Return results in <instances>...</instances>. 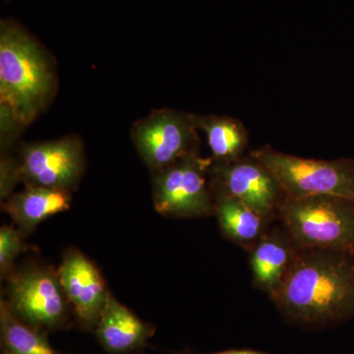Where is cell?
<instances>
[{"label": "cell", "mask_w": 354, "mask_h": 354, "mask_svg": "<svg viewBox=\"0 0 354 354\" xmlns=\"http://www.w3.org/2000/svg\"><path fill=\"white\" fill-rule=\"evenodd\" d=\"M290 322L323 328L354 318V254L297 248L271 297Z\"/></svg>", "instance_id": "cell-1"}, {"label": "cell", "mask_w": 354, "mask_h": 354, "mask_svg": "<svg viewBox=\"0 0 354 354\" xmlns=\"http://www.w3.org/2000/svg\"><path fill=\"white\" fill-rule=\"evenodd\" d=\"M55 62L36 39L12 22L0 29V104L4 132L25 127L48 108L57 91Z\"/></svg>", "instance_id": "cell-2"}, {"label": "cell", "mask_w": 354, "mask_h": 354, "mask_svg": "<svg viewBox=\"0 0 354 354\" xmlns=\"http://www.w3.org/2000/svg\"><path fill=\"white\" fill-rule=\"evenodd\" d=\"M81 139L68 135L53 141L26 144L16 158L2 157L0 195L6 199L17 183L26 187L75 189L85 171Z\"/></svg>", "instance_id": "cell-3"}, {"label": "cell", "mask_w": 354, "mask_h": 354, "mask_svg": "<svg viewBox=\"0 0 354 354\" xmlns=\"http://www.w3.org/2000/svg\"><path fill=\"white\" fill-rule=\"evenodd\" d=\"M297 248L354 254V203L337 196L285 197L278 213Z\"/></svg>", "instance_id": "cell-4"}, {"label": "cell", "mask_w": 354, "mask_h": 354, "mask_svg": "<svg viewBox=\"0 0 354 354\" xmlns=\"http://www.w3.org/2000/svg\"><path fill=\"white\" fill-rule=\"evenodd\" d=\"M271 171L286 197L330 195L354 203V158L314 160L264 145L249 152Z\"/></svg>", "instance_id": "cell-5"}, {"label": "cell", "mask_w": 354, "mask_h": 354, "mask_svg": "<svg viewBox=\"0 0 354 354\" xmlns=\"http://www.w3.org/2000/svg\"><path fill=\"white\" fill-rule=\"evenodd\" d=\"M211 164V158L194 153L153 174L156 211L172 218L215 216V195L209 177Z\"/></svg>", "instance_id": "cell-6"}, {"label": "cell", "mask_w": 354, "mask_h": 354, "mask_svg": "<svg viewBox=\"0 0 354 354\" xmlns=\"http://www.w3.org/2000/svg\"><path fill=\"white\" fill-rule=\"evenodd\" d=\"M195 113L160 109L134 123L131 138L152 174L200 153Z\"/></svg>", "instance_id": "cell-7"}, {"label": "cell", "mask_w": 354, "mask_h": 354, "mask_svg": "<svg viewBox=\"0 0 354 354\" xmlns=\"http://www.w3.org/2000/svg\"><path fill=\"white\" fill-rule=\"evenodd\" d=\"M7 281L6 300L21 320L44 333L60 329L66 324L70 304L57 272L48 268H30L14 272Z\"/></svg>", "instance_id": "cell-8"}, {"label": "cell", "mask_w": 354, "mask_h": 354, "mask_svg": "<svg viewBox=\"0 0 354 354\" xmlns=\"http://www.w3.org/2000/svg\"><path fill=\"white\" fill-rule=\"evenodd\" d=\"M209 177L214 195L234 198L267 221L278 218L285 193L271 171L250 153L232 162L212 160Z\"/></svg>", "instance_id": "cell-9"}, {"label": "cell", "mask_w": 354, "mask_h": 354, "mask_svg": "<svg viewBox=\"0 0 354 354\" xmlns=\"http://www.w3.org/2000/svg\"><path fill=\"white\" fill-rule=\"evenodd\" d=\"M57 272L65 297L79 323L85 330H95L111 295L101 272L76 249L64 254Z\"/></svg>", "instance_id": "cell-10"}, {"label": "cell", "mask_w": 354, "mask_h": 354, "mask_svg": "<svg viewBox=\"0 0 354 354\" xmlns=\"http://www.w3.org/2000/svg\"><path fill=\"white\" fill-rule=\"evenodd\" d=\"M95 333L97 341L109 353L131 354L146 348L155 334V328L135 315L111 293Z\"/></svg>", "instance_id": "cell-11"}, {"label": "cell", "mask_w": 354, "mask_h": 354, "mask_svg": "<svg viewBox=\"0 0 354 354\" xmlns=\"http://www.w3.org/2000/svg\"><path fill=\"white\" fill-rule=\"evenodd\" d=\"M297 247L285 228L268 230L251 249L250 265L256 288L272 297L295 258Z\"/></svg>", "instance_id": "cell-12"}, {"label": "cell", "mask_w": 354, "mask_h": 354, "mask_svg": "<svg viewBox=\"0 0 354 354\" xmlns=\"http://www.w3.org/2000/svg\"><path fill=\"white\" fill-rule=\"evenodd\" d=\"M71 192L46 187H26L9 195L2 209L10 216L18 230L28 235L46 218L69 209Z\"/></svg>", "instance_id": "cell-13"}, {"label": "cell", "mask_w": 354, "mask_h": 354, "mask_svg": "<svg viewBox=\"0 0 354 354\" xmlns=\"http://www.w3.org/2000/svg\"><path fill=\"white\" fill-rule=\"evenodd\" d=\"M198 129L206 135L211 160L227 162L245 156L249 132L239 118L218 114H195Z\"/></svg>", "instance_id": "cell-14"}, {"label": "cell", "mask_w": 354, "mask_h": 354, "mask_svg": "<svg viewBox=\"0 0 354 354\" xmlns=\"http://www.w3.org/2000/svg\"><path fill=\"white\" fill-rule=\"evenodd\" d=\"M215 216L225 237L250 251L268 232L269 221L225 195H215Z\"/></svg>", "instance_id": "cell-15"}, {"label": "cell", "mask_w": 354, "mask_h": 354, "mask_svg": "<svg viewBox=\"0 0 354 354\" xmlns=\"http://www.w3.org/2000/svg\"><path fill=\"white\" fill-rule=\"evenodd\" d=\"M0 344L2 354H60L46 333L21 320L6 299L0 301Z\"/></svg>", "instance_id": "cell-16"}, {"label": "cell", "mask_w": 354, "mask_h": 354, "mask_svg": "<svg viewBox=\"0 0 354 354\" xmlns=\"http://www.w3.org/2000/svg\"><path fill=\"white\" fill-rule=\"evenodd\" d=\"M25 235L18 228L2 225L0 228V274L7 279L14 272V262L21 253L27 250Z\"/></svg>", "instance_id": "cell-17"}, {"label": "cell", "mask_w": 354, "mask_h": 354, "mask_svg": "<svg viewBox=\"0 0 354 354\" xmlns=\"http://www.w3.org/2000/svg\"><path fill=\"white\" fill-rule=\"evenodd\" d=\"M177 354H271L266 351H255V349L241 348V349H228V351H218V353H180Z\"/></svg>", "instance_id": "cell-18"}]
</instances>
